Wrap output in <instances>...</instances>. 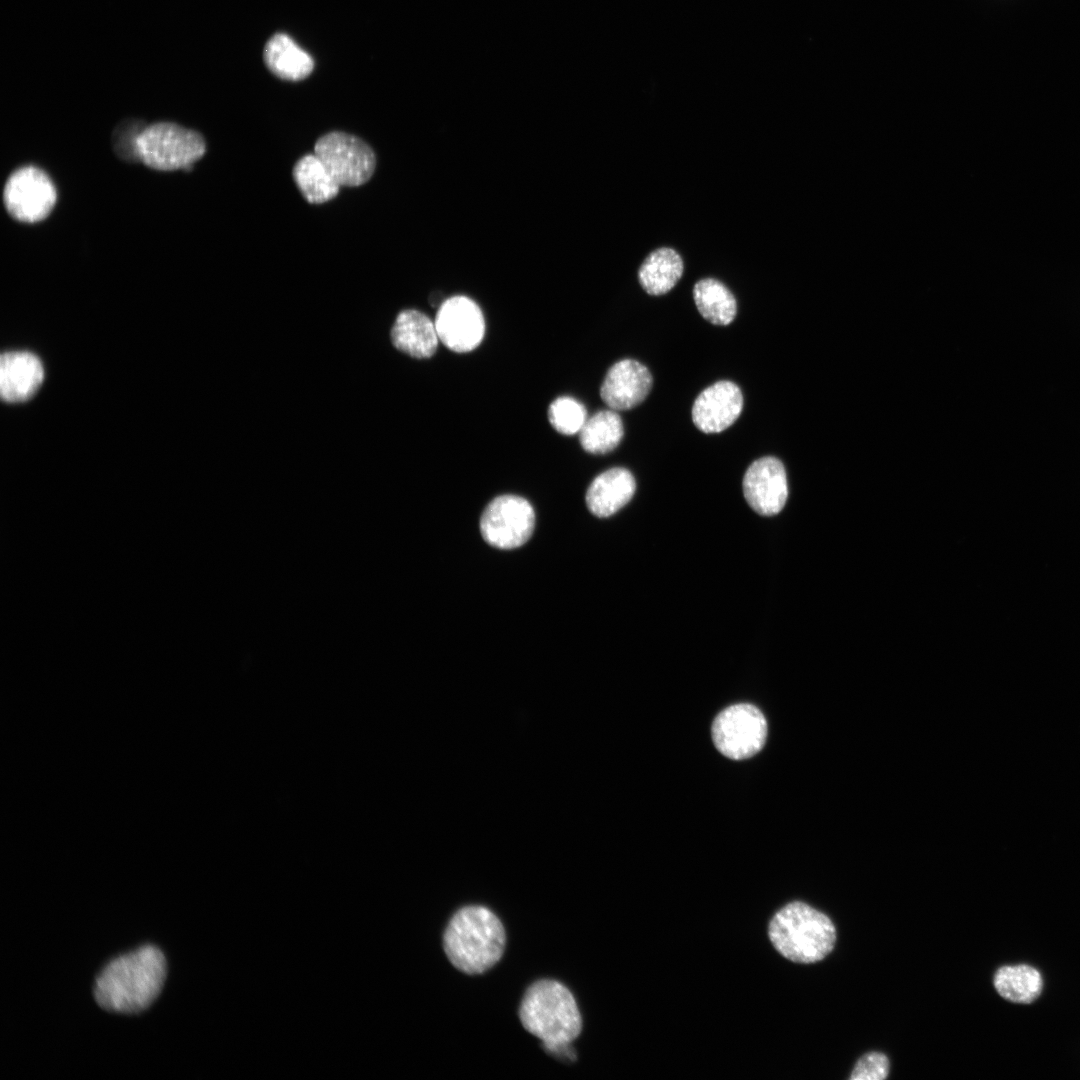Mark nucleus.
<instances>
[{
  "label": "nucleus",
  "mask_w": 1080,
  "mask_h": 1080,
  "mask_svg": "<svg viewBox=\"0 0 1080 1080\" xmlns=\"http://www.w3.org/2000/svg\"><path fill=\"white\" fill-rule=\"evenodd\" d=\"M167 975L162 951L145 945L111 960L98 975L94 997L103 1009L135 1014L158 997Z\"/></svg>",
  "instance_id": "obj_1"
},
{
  "label": "nucleus",
  "mask_w": 1080,
  "mask_h": 1080,
  "mask_svg": "<svg viewBox=\"0 0 1080 1080\" xmlns=\"http://www.w3.org/2000/svg\"><path fill=\"white\" fill-rule=\"evenodd\" d=\"M505 940L499 918L486 907L470 905L459 909L450 919L443 947L455 968L474 975L487 971L500 960Z\"/></svg>",
  "instance_id": "obj_2"
},
{
  "label": "nucleus",
  "mask_w": 1080,
  "mask_h": 1080,
  "mask_svg": "<svg viewBox=\"0 0 1080 1080\" xmlns=\"http://www.w3.org/2000/svg\"><path fill=\"white\" fill-rule=\"evenodd\" d=\"M768 936L784 958L799 964H812L833 950L837 933L825 913L804 902L793 901L773 915Z\"/></svg>",
  "instance_id": "obj_3"
},
{
  "label": "nucleus",
  "mask_w": 1080,
  "mask_h": 1080,
  "mask_svg": "<svg viewBox=\"0 0 1080 1080\" xmlns=\"http://www.w3.org/2000/svg\"><path fill=\"white\" fill-rule=\"evenodd\" d=\"M519 1017L524 1028L543 1042L547 1051L570 1044L582 1030V1018L572 993L558 981L532 984L522 999Z\"/></svg>",
  "instance_id": "obj_4"
},
{
  "label": "nucleus",
  "mask_w": 1080,
  "mask_h": 1080,
  "mask_svg": "<svg viewBox=\"0 0 1080 1080\" xmlns=\"http://www.w3.org/2000/svg\"><path fill=\"white\" fill-rule=\"evenodd\" d=\"M139 160L159 171L190 170L206 151L198 132L171 122L145 126L137 139Z\"/></svg>",
  "instance_id": "obj_5"
},
{
  "label": "nucleus",
  "mask_w": 1080,
  "mask_h": 1080,
  "mask_svg": "<svg viewBox=\"0 0 1080 1080\" xmlns=\"http://www.w3.org/2000/svg\"><path fill=\"white\" fill-rule=\"evenodd\" d=\"M767 722L754 705L740 703L722 710L712 724L716 748L734 760L747 759L758 753L765 744Z\"/></svg>",
  "instance_id": "obj_6"
},
{
  "label": "nucleus",
  "mask_w": 1080,
  "mask_h": 1080,
  "mask_svg": "<svg viewBox=\"0 0 1080 1080\" xmlns=\"http://www.w3.org/2000/svg\"><path fill=\"white\" fill-rule=\"evenodd\" d=\"M314 153L323 161L340 186H359L367 182L375 170V154L360 138L341 131L321 136Z\"/></svg>",
  "instance_id": "obj_7"
},
{
  "label": "nucleus",
  "mask_w": 1080,
  "mask_h": 1080,
  "mask_svg": "<svg viewBox=\"0 0 1080 1080\" xmlns=\"http://www.w3.org/2000/svg\"><path fill=\"white\" fill-rule=\"evenodd\" d=\"M535 526V513L523 497L501 495L494 498L480 518L484 540L498 549H514L525 544Z\"/></svg>",
  "instance_id": "obj_8"
},
{
  "label": "nucleus",
  "mask_w": 1080,
  "mask_h": 1080,
  "mask_svg": "<svg viewBox=\"0 0 1080 1080\" xmlns=\"http://www.w3.org/2000/svg\"><path fill=\"white\" fill-rule=\"evenodd\" d=\"M56 189L49 176L34 166L15 170L6 181L3 202L9 215L23 223L45 219L55 206Z\"/></svg>",
  "instance_id": "obj_9"
},
{
  "label": "nucleus",
  "mask_w": 1080,
  "mask_h": 1080,
  "mask_svg": "<svg viewBox=\"0 0 1080 1080\" xmlns=\"http://www.w3.org/2000/svg\"><path fill=\"white\" fill-rule=\"evenodd\" d=\"M439 340L450 350L465 353L474 350L485 334L481 308L471 298L454 295L441 303L434 320Z\"/></svg>",
  "instance_id": "obj_10"
},
{
  "label": "nucleus",
  "mask_w": 1080,
  "mask_h": 1080,
  "mask_svg": "<svg viewBox=\"0 0 1080 1080\" xmlns=\"http://www.w3.org/2000/svg\"><path fill=\"white\" fill-rule=\"evenodd\" d=\"M742 487L747 503L755 512L763 516L779 513L788 497L784 465L772 456L755 460L745 472Z\"/></svg>",
  "instance_id": "obj_11"
},
{
  "label": "nucleus",
  "mask_w": 1080,
  "mask_h": 1080,
  "mask_svg": "<svg viewBox=\"0 0 1080 1080\" xmlns=\"http://www.w3.org/2000/svg\"><path fill=\"white\" fill-rule=\"evenodd\" d=\"M742 409L743 395L738 385L722 380L697 396L692 406V421L706 434L720 433L738 419Z\"/></svg>",
  "instance_id": "obj_12"
},
{
  "label": "nucleus",
  "mask_w": 1080,
  "mask_h": 1080,
  "mask_svg": "<svg viewBox=\"0 0 1080 1080\" xmlns=\"http://www.w3.org/2000/svg\"><path fill=\"white\" fill-rule=\"evenodd\" d=\"M652 385V375L645 365L634 359H622L607 371L600 396L612 410H629L645 400Z\"/></svg>",
  "instance_id": "obj_13"
},
{
  "label": "nucleus",
  "mask_w": 1080,
  "mask_h": 1080,
  "mask_svg": "<svg viewBox=\"0 0 1080 1080\" xmlns=\"http://www.w3.org/2000/svg\"><path fill=\"white\" fill-rule=\"evenodd\" d=\"M44 370L39 358L27 351H11L0 359V392L7 402L31 398L40 387Z\"/></svg>",
  "instance_id": "obj_14"
},
{
  "label": "nucleus",
  "mask_w": 1080,
  "mask_h": 1080,
  "mask_svg": "<svg viewBox=\"0 0 1080 1080\" xmlns=\"http://www.w3.org/2000/svg\"><path fill=\"white\" fill-rule=\"evenodd\" d=\"M636 482L632 473L614 467L599 474L589 485L585 500L589 511L597 517L613 515L633 497Z\"/></svg>",
  "instance_id": "obj_15"
},
{
  "label": "nucleus",
  "mask_w": 1080,
  "mask_h": 1080,
  "mask_svg": "<svg viewBox=\"0 0 1080 1080\" xmlns=\"http://www.w3.org/2000/svg\"><path fill=\"white\" fill-rule=\"evenodd\" d=\"M391 341L399 351L425 359L436 352L439 337L434 322L427 315L407 309L397 315L391 329Z\"/></svg>",
  "instance_id": "obj_16"
},
{
  "label": "nucleus",
  "mask_w": 1080,
  "mask_h": 1080,
  "mask_svg": "<svg viewBox=\"0 0 1080 1080\" xmlns=\"http://www.w3.org/2000/svg\"><path fill=\"white\" fill-rule=\"evenodd\" d=\"M264 60L273 74L290 81L306 78L314 67L312 57L283 33L275 34L267 42Z\"/></svg>",
  "instance_id": "obj_17"
},
{
  "label": "nucleus",
  "mask_w": 1080,
  "mask_h": 1080,
  "mask_svg": "<svg viewBox=\"0 0 1080 1080\" xmlns=\"http://www.w3.org/2000/svg\"><path fill=\"white\" fill-rule=\"evenodd\" d=\"M684 264L678 252L669 247L652 251L642 262L638 279L650 295L659 296L669 292L680 280Z\"/></svg>",
  "instance_id": "obj_18"
},
{
  "label": "nucleus",
  "mask_w": 1080,
  "mask_h": 1080,
  "mask_svg": "<svg viewBox=\"0 0 1080 1080\" xmlns=\"http://www.w3.org/2000/svg\"><path fill=\"white\" fill-rule=\"evenodd\" d=\"M293 178L304 198L312 204L329 201L339 192L340 184L315 153L306 154L295 163Z\"/></svg>",
  "instance_id": "obj_19"
},
{
  "label": "nucleus",
  "mask_w": 1080,
  "mask_h": 1080,
  "mask_svg": "<svg viewBox=\"0 0 1080 1080\" xmlns=\"http://www.w3.org/2000/svg\"><path fill=\"white\" fill-rule=\"evenodd\" d=\"M994 988L1004 999L1020 1004H1030L1041 994L1043 980L1040 972L1029 965H1007L994 974Z\"/></svg>",
  "instance_id": "obj_20"
},
{
  "label": "nucleus",
  "mask_w": 1080,
  "mask_h": 1080,
  "mask_svg": "<svg viewBox=\"0 0 1080 1080\" xmlns=\"http://www.w3.org/2000/svg\"><path fill=\"white\" fill-rule=\"evenodd\" d=\"M693 298L699 313L714 325L730 324L737 313L732 292L719 280L704 278L693 288Z\"/></svg>",
  "instance_id": "obj_21"
},
{
  "label": "nucleus",
  "mask_w": 1080,
  "mask_h": 1080,
  "mask_svg": "<svg viewBox=\"0 0 1080 1080\" xmlns=\"http://www.w3.org/2000/svg\"><path fill=\"white\" fill-rule=\"evenodd\" d=\"M624 436V426L615 410H600L587 418L579 432L582 448L591 454L613 451Z\"/></svg>",
  "instance_id": "obj_22"
},
{
  "label": "nucleus",
  "mask_w": 1080,
  "mask_h": 1080,
  "mask_svg": "<svg viewBox=\"0 0 1080 1080\" xmlns=\"http://www.w3.org/2000/svg\"><path fill=\"white\" fill-rule=\"evenodd\" d=\"M587 419V412L582 403L569 397L556 398L548 408V420L551 426L564 435L579 433Z\"/></svg>",
  "instance_id": "obj_23"
},
{
  "label": "nucleus",
  "mask_w": 1080,
  "mask_h": 1080,
  "mask_svg": "<svg viewBox=\"0 0 1080 1080\" xmlns=\"http://www.w3.org/2000/svg\"><path fill=\"white\" fill-rule=\"evenodd\" d=\"M889 1059L881 1052L864 1054L855 1064L851 1080H884L889 1074Z\"/></svg>",
  "instance_id": "obj_24"
},
{
  "label": "nucleus",
  "mask_w": 1080,
  "mask_h": 1080,
  "mask_svg": "<svg viewBox=\"0 0 1080 1080\" xmlns=\"http://www.w3.org/2000/svg\"><path fill=\"white\" fill-rule=\"evenodd\" d=\"M143 128H140L137 122H127L120 124L116 129L114 133L115 151L122 159L139 160L137 139Z\"/></svg>",
  "instance_id": "obj_25"
}]
</instances>
